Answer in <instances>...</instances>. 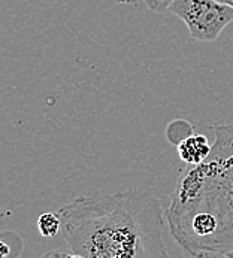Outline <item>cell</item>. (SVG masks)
<instances>
[{"label": "cell", "instance_id": "1", "mask_svg": "<svg viewBox=\"0 0 233 258\" xmlns=\"http://www.w3.org/2000/svg\"><path fill=\"white\" fill-rule=\"evenodd\" d=\"M59 217L74 257H167L161 203L144 189L77 197Z\"/></svg>", "mask_w": 233, "mask_h": 258}, {"label": "cell", "instance_id": "2", "mask_svg": "<svg viewBox=\"0 0 233 258\" xmlns=\"http://www.w3.org/2000/svg\"><path fill=\"white\" fill-rule=\"evenodd\" d=\"M214 135L209 157L180 178L166 211L170 234L193 257L233 251V125Z\"/></svg>", "mask_w": 233, "mask_h": 258}, {"label": "cell", "instance_id": "3", "mask_svg": "<svg viewBox=\"0 0 233 258\" xmlns=\"http://www.w3.org/2000/svg\"><path fill=\"white\" fill-rule=\"evenodd\" d=\"M169 12L184 21L197 42H214L233 21V9L217 0H172Z\"/></svg>", "mask_w": 233, "mask_h": 258}, {"label": "cell", "instance_id": "4", "mask_svg": "<svg viewBox=\"0 0 233 258\" xmlns=\"http://www.w3.org/2000/svg\"><path fill=\"white\" fill-rule=\"evenodd\" d=\"M211 148L212 145L209 144L208 138L205 135H192L189 138H186L181 144L177 145V151L180 158L190 164V166H196L203 163L209 154H211Z\"/></svg>", "mask_w": 233, "mask_h": 258}, {"label": "cell", "instance_id": "5", "mask_svg": "<svg viewBox=\"0 0 233 258\" xmlns=\"http://www.w3.org/2000/svg\"><path fill=\"white\" fill-rule=\"evenodd\" d=\"M192 135H194V128L187 119H173L166 128V138L175 147Z\"/></svg>", "mask_w": 233, "mask_h": 258}, {"label": "cell", "instance_id": "6", "mask_svg": "<svg viewBox=\"0 0 233 258\" xmlns=\"http://www.w3.org/2000/svg\"><path fill=\"white\" fill-rule=\"evenodd\" d=\"M60 217L45 212L38 218V230L43 237H54L60 233Z\"/></svg>", "mask_w": 233, "mask_h": 258}, {"label": "cell", "instance_id": "7", "mask_svg": "<svg viewBox=\"0 0 233 258\" xmlns=\"http://www.w3.org/2000/svg\"><path fill=\"white\" fill-rule=\"evenodd\" d=\"M144 2L154 12H166V11H169V6L172 3V0H144Z\"/></svg>", "mask_w": 233, "mask_h": 258}, {"label": "cell", "instance_id": "8", "mask_svg": "<svg viewBox=\"0 0 233 258\" xmlns=\"http://www.w3.org/2000/svg\"><path fill=\"white\" fill-rule=\"evenodd\" d=\"M8 255H11V246L5 240L0 239V258L8 257Z\"/></svg>", "mask_w": 233, "mask_h": 258}, {"label": "cell", "instance_id": "9", "mask_svg": "<svg viewBox=\"0 0 233 258\" xmlns=\"http://www.w3.org/2000/svg\"><path fill=\"white\" fill-rule=\"evenodd\" d=\"M43 257H74L72 252H46Z\"/></svg>", "mask_w": 233, "mask_h": 258}, {"label": "cell", "instance_id": "10", "mask_svg": "<svg viewBox=\"0 0 233 258\" xmlns=\"http://www.w3.org/2000/svg\"><path fill=\"white\" fill-rule=\"evenodd\" d=\"M217 2H220V3H223V5H226V6L233 9V0H217Z\"/></svg>", "mask_w": 233, "mask_h": 258}, {"label": "cell", "instance_id": "11", "mask_svg": "<svg viewBox=\"0 0 233 258\" xmlns=\"http://www.w3.org/2000/svg\"><path fill=\"white\" fill-rule=\"evenodd\" d=\"M116 2H120V3H133L135 0H116Z\"/></svg>", "mask_w": 233, "mask_h": 258}, {"label": "cell", "instance_id": "12", "mask_svg": "<svg viewBox=\"0 0 233 258\" xmlns=\"http://www.w3.org/2000/svg\"><path fill=\"white\" fill-rule=\"evenodd\" d=\"M224 257H229V258H233V251H230V252H227Z\"/></svg>", "mask_w": 233, "mask_h": 258}]
</instances>
